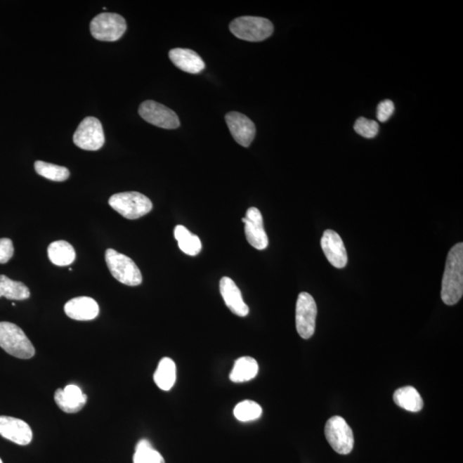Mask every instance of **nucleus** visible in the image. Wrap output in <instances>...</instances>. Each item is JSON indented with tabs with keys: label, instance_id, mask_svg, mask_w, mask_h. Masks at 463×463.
Here are the masks:
<instances>
[{
	"label": "nucleus",
	"instance_id": "f257e3e1",
	"mask_svg": "<svg viewBox=\"0 0 463 463\" xmlns=\"http://www.w3.org/2000/svg\"><path fill=\"white\" fill-rule=\"evenodd\" d=\"M463 294V244L450 249L442 281L441 298L447 306L456 305Z\"/></svg>",
	"mask_w": 463,
	"mask_h": 463
},
{
	"label": "nucleus",
	"instance_id": "f03ea898",
	"mask_svg": "<svg viewBox=\"0 0 463 463\" xmlns=\"http://www.w3.org/2000/svg\"><path fill=\"white\" fill-rule=\"evenodd\" d=\"M0 347L11 356L28 360L36 349L20 327L10 322H0Z\"/></svg>",
	"mask_w": 463,
	"mask_h": 463
},
{
	"label": "nucleus",
	"instance_id": "7ed1b4c3",
	"mask_svg": "<svg viewBox=\"0 0 463 463\" xmlns=\"http://www.w3.org/2000/svg\"><path fill=\"white\" fill-rule=\"evenodd\" d=\"M108 204L115 211L129 220L138 219L153 208L150 198L137 192L115 194L109 198Z\"/></svg>",
	"mask_w": 463,
	"mask_h": 463
},
{
	"label": "nucleus",
	"instance_id": "20e7f679",
	"mask_svg": "<svg viewBox=\"0 0 463 463\" xmlns=\"http://www.w3.org/2000/svg\"><path fill=\"white\" fill-rule=\"evenodd\" d=\"M229 29L240 40L252 42L266 40L274 32V26L270 20L250 15L235 18Z\"/></svg>",
	"mask_w": 463,
	"mask_h": 463
},
{
	"label": "nucleus",
	"instance_id": "39448f33",
	"mask_svg": "<svg viewBox=\"0 0 463 463\" xmlns=\"http://www.w3.org/2000/svg\"><path fill=\"white\" fill-rule=\"evenodd\" d=\"M105 259L108 270L117 281L131 287L138 286L142 283L141 271L129 256L119 254L114 249H107Z\"/></svg>",
	"mask_w": 463,
	"mask_h": 463
},
{
	"label": "nucleus",
	"instance_id": "423d86ee",
	"mask_svg": "<svg viewBox=\"0 0 463 463\" xmlns=\"http://www.w3.org/2000/svg\"><path fill=\"white\" fill-rule=\"evenodd\" d=\"M126 20L119 14L104 13L97 15L91 22V32L95 39L102 41H116L126 32Z\"/></svg>",
	"mask_w": 463,
	"mask_h": 463
},
{
	"label": "nucleus",
	"instance_id": "0eeeda50",
	"mask_svg": "<svg viewBox=\"0 0 463 463\" xmlns=\"http://www.w3.org/2000/svg\"><path fill=\"white\" fill-rule=\"evenodd\" d=\"M325 433L327 441L337 453L348 455L355 445L351 427L341 416H333L327 422Z\"/></svg>",
	"mask_w": 463,
	"mask_h": 463
},
{
	"label": "nucleus",
	"instance_id": "6e6552de",
	"mask_svg": "<svg viewBox=\"0 0 463 463\" xmlns=\"http://www.w3.org/2000/svg\"><path fill=\"white\" fill-rule=\"evenodd\" d=\"M73 142L81 150L96 151L105 143V134L102 123L95 117H87L77 127L73 136Z\"/></svg>",
	"mask_w": 463,
	"mask_h": 463
},
{
	"label": "nucleus",
	"instance_id": "1a4fd4ad",
	"mask_svg": "<svg viewBox=\"0 0 463 463\" xmlns=\"http://www.w3.org/2000/svg\"><path fill=\"white\" fill-rule=\"evenodd\" d=\"M138 112L146 122L163 129L174 130L181 126L180 119L172 109L154 100H146L140 105Z\"/></svg>",
	"mask_w": 463,
	"mask_h": 463
},
{
	"label": "nucleus",
	"instance_id": "9d476101",
	"mask_svg": "<svg viewBox=\"0 0 463 463\" xmlns=\"http://www.w3.org/2000/svg\"><path fill=\"white\" fill-rule=\"evenodd\" d=\"M318 308L316 302L308 293L302 292L299 294L296 304V329L303 339H309L313 336L316 328Z\"/></svg>",
	"mask_w": 463,
	"mask_h": 463
},
{
	"label": "nucleus",
	"instance_id": "9b49d317",
	"mask_svg": "<svg viewBox=\"0 0 463 463\" xmlns=\"http://www.w3.org/2000/svg\"><path fill=\"white\" fill-rule=\"evenodd\" d=\"M242 221L244 223V235L249 244L256 250H266L268 240L260 210L255 207L249 208Z\"/></svg>",
	"mask_w": 463,
	"mask_h": 463
},
{
	"label": "nucleus",
	"instance_id": "f8f14e48",
	"mask_svg": "<svg viewBox=\"0 0 463 463\" xmlns=\"http://www.w3.org/2000/svg\"><path fill=\"white\" fill-rule=\"evenodd\" d=\"M225 119L235 141L241 146H250L256 135V126L252 120L238 112H228Z\"/></svg>",
	"mask_w": 463,
	"mask_h": 463
},
{
	"label": "nucleus",
	"instance_id": "ddd939ff",
	"mask_svg": "<svg viewBox=\"0 0 463 463\" xmlns=\"http://www.w3.org/2000/svg\"><path fill=\"white\" fill-rule=\"evenodd\" d=\"M0 435L19 445H28L33 438V431L28 424L10 416H0Z\"/></svg>",
	"mask_w": 463,
	"mask_h": 463
},
{
	"label": "nucleus",
	"instance_id": "4468645a",
	"mask_svg": "<svg viewBox=\"0 0 463 463\" xmlns=\"http://www.w3.org/2000/svg\"><path fill=\"white\" fill-rule=\"evenodd\" d=\"M322 252L334 267L342 268L347 266L348 254L344 241L337 232L326 230L321 239Z\"/></svg>",
	"mask_w": 463,
	"mask_h": 463
},
{
	"label": "nucleus",
	"instance_id": "2eb2a0df",
	"mask_svg": "<svg viewBox=\"0 0 463 463\" xmlns=\"http://www.w3.org/2000/svg\"><path fill=\"white\" fill-rule=\"evenodd\" d=\"M54 400L62 411L67 414H75L86 404L87 396L77 385L70 384L64 390L58 389L54 394Z\"/></svg>",
	"mask_w": 463,
	"mask_h": 463
},
{
	"label": "nucleus",
	"instance_id": "dca6fc26",
	"mask_svg": "<svg viewBox=\"0 0 463 463\" xmlns=\"http://www.w3.org/2000/svg\"><path fill=\"white\" fill-rule=\"evenodd\" d=\"M220 292L224 299L225 304L233 314L239 317H247L249 314V307L244 303L242 294L231 278H223L220 281Z\"/></svg>",
	"mask_w": 463,
	"mask_h": 463
},
{
	"label": "nucleus",
	"instance_id": "f3484780",
	"mask_svg": "<svg viewBox=\"0 0 463 463\" xmlns=\"http://www.w3.org/2000/svg\"><path fill=\"white\" fill-rule=\"evenodd\" d=\"M65 313L70 318L77 321L93 320L99 315V306L94 299L77 297L65 305Z\"/></svg>",
	"mask_w": 463,
	"mask_h": 463
},
{
	"label": "nucleus",
	"instance_id": "a211bd4d",
	"mask_svg": "<svg viewBox=\"0 0 463 463\" xmlns=\"http://www.w3.org/2000/svg\"><path fill=\"white\" fill-rule=\"evenodd\" d=\"M169 58L176 67L185 72L197 74L205 69L204 60L193 50L188 48L170 50Z\"/></svg>",
	"mask_w": 463,
	"mask_h": 463
},
{
	"label": "nucleus",
	"instance_id": "6ab92c4d",
	"mask_svg": "<svg viewBox=\"0 0 463 463\" xmlns=\"http://www.w3.org/2000/svg\"><path fill=\"white\" fill-rule=\"evenodd\" d=\"M259 373V364L254 358L244 356L235 361L230 373V380L233 383L248 382L255 379Z\"/></svg>",
	"mask_w": 463,
	"mask_h": 463
},
{
	"label": "nucleus",
	"instance_id": "aec40b11",
	"mask_svg": "<svg viewBox=\"0 0 463 463\" xmlns=\"http://www.w3.org/2000/svg\"><path fill=\"white\" fill-rule=\"evenodd\" d=\"M394 402L400 407L410 412H419L424 407V402L419 393L415 387L406 386L398 389L393 396Z\"/></svg>",
	"mask_w": 463,
	"mask_h": 463
},
{
	"label": "nucleus",
	"instance_id": "412c9836",
	"mask_svg": "<svg viewBox=\"0 0 463 463\" xmlns=\"http://www.w3.org/2000/svg\"><path fill=\"white\" fill-rule=\"evenodd\" d=\"M154 381L162 391H169L176 381V365L170 358H163L154 374Z\"/></svg>",
	"mask_w": 463,
	"mask_h": 463
},
{
	"label": "nucleus",
	"instance_id": "4be33fe9",
	"mask_svg": "<svg viewBox=\"0 0 463 463\" xmlns=\"http://www.w3.org/2000/svg\"><path fill=\"white\" fill-rule=\"evenodd\" d=\"M48 254L50 261L58 266H70L76 259L73 247L65 240H58L50 244Z\"/></svg>",
	"mask_w": 463,
	"mask_h": 463
},
{
	"label": "nucleus",
	"instance_id": "5701e85b",
	"mask_svg": "<svg viewBox=\"0 0 463 463\" xmlns=\"http://www.w3.org/2000/svg\"><path fill=\"white\" fill-rule=\"evenodd\" d=\"M174 237L178 241V247L184 254L193 256L200 254L202 250L200 239L190 233L184 226L178 225L175 227Z\"/></svg>",
	"mask_w": 463,
	"mask_h": 463
},
{
	"label": "nucleus",
	"instance_id": "b1692460",
	"mask_svg": "<svg viewBox=\"0 0 463 463\" xmlns=\"http://www.w3.org/2000/svg\"><path fill=\"white\" fill-rule=\"evenodd\" d=\"M0 294L13 301H25L30 297V291L25 283L13 281L6 275H0Z\"/></svg>",
	"mask_w": 463,
	"mask_h": 463
},
{
	"label": "nucleus",
	"instance_id": "393cba45",
	"mask_svg": "<svg viewBox=\"0 0 463 463\" xmlns=\"http://www.w3.org/2000/svg\"><path fill=\"white\" fill-rule=\"evenodd\" d=\"M133 463H165V460L149 441L141 439L136 445Z\"/></svg>",
	"mask_w": 463,
	"mask_h": 463
},
{
	"label": "nucleus",
	"instance_id": "a878e982",
	"mask_svg": "<svg viewBox=\"0 0 463 463\" xmlns=\"http://www.w3.org/2000/svg\"><path fill=\"white\" fill-rule=\"evenodd\" d=\"M34 169L39 175L52 181H65L70 176V171L66 167L45 162H36Z\"/></svg>",
	"mask_w": 463,
	"mask_h": 463
},
{
	"label": "nucleus",
	"instance_id": "bb28decb",
	"mask_svg": "<svg viewBox=\"0 0 463 463\" xmlns=\"http://www.w3.org/2000/svg\"><path fill=\"white\" fill-rule=\"evenodd\" d=\"M262 412L263 410L259 404L250 400H243V402L237 404L235 410H233L235 418L241 422H248L258 419L262 415Z\"/></svg>",
	"mask_w": 463,
	"mask_h": 463
},
{
	"label": "nucleus",
	"instance_id": "cd10ccee",
	"mask_svg": "<svg viewBox=\"0 0 463 463\" xmlns=\"http://www.w3.org/2000/svg\"><path fill=\"white\" fill-rule=\"evenodd\" d=\"M355 131L361 137L373 138L379 133V126L374 120L360 118L356 120L355 124Z\"/></svg>",
	"mask_w": 463,
	"mask_h": 463
},
{
	"label": "nucleus",
	"instance_id": "c85d7f7f",
	"mask_svg": "<svg viewBox=\"0 0 463 463\" xmlns=\"http://www.w3.org/2000/svg\"><path fill=\"white\" fill-rule=\"evenodd\" d=\"M395 111V105L391 100H384L377 106V118L380 122H386Z\"/></svg>",
	"mask_w": 463,
	"mask_h": 463
},
{
	"label": "nucleus",
	"instance_id": "c756f323",
	"mask_svg": "<svg viewBox=\"0 0 463 463\" xmlns=\"http://www.w3.org/2000/svg\"><path fill=\"white\" fill-rule=\"evenodd\" d=\"M14 254L13 241L10 239H0V263L9 262Z\"/></svg>",
	"mask_w": 463,
	"mask_h": 463
},
{
	"label": "nucleus",
	"instance_id": "7c9ffc66",
	"mask_svg": "<svg viewBox=\"0 0 463 463\" xmlns=\"http://www.w3.org/2000/svg\"><path fill=\"white\" fill-rule=\"evenodd\" d=\"M0 463H3L1 458H0Z\"/></svg>",
	"mask_w": 463,
	"mask_h": 463
},
{
	"label": "nucleus",
	"instance_id": "2f4dec72",
	"mask_svg": "<svg viewBox=\"0 0 463 463\" xmlns=\"http://www.w3.org/2000/svg\"><path fill=\"white\" fill-rule=\"evenodd\" d=\"M0 297H1V294H0Z\"/></svg>",
	"mask_w": 463,
	"mask_h": 463
}]
</instances>
